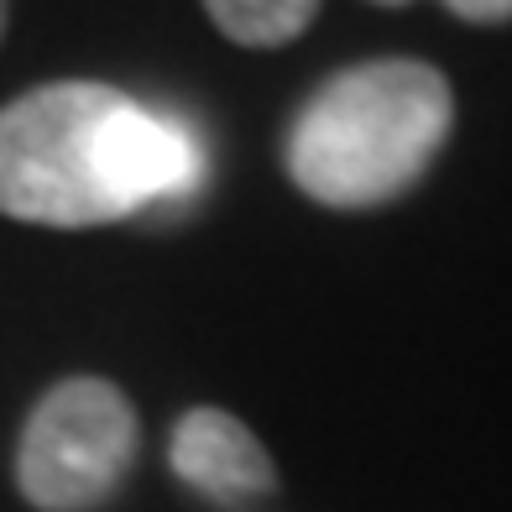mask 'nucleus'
Wrapping results in <instances>:
<instances>
[{"label":"nucleus","mask_w":512,"mask_h":512,"mask_svg":"<svg viewBox=\"0 0 512 512\" xmlns=\"http://www.w3.org/2000/svg\"><path fill=\"white\" fill-rule=\"evenodd\" d=\"M377 6H413V0H377Z\"/></svg>","instance_id":"6e6552de"},{"label":"nucleus","mask_w":512,"mask_h":512,"mask_svg":"<svg viewBox=\"0 0 512 512\" xmlns=\"http://www.w3.org/2000/svg\"><path fill=\"white\" fill-rule=\"evenodd\" d=\"M6 16H11V0H0V37H6Z\"/></svg>","instance_id":"0eeeda50"},{"label":"nucleus","mask_w":512,"mask_h":512,"mask_svg":"<svg viewBox=\"0 0 512 512\" xmlns=\"http://www.w3.org/2000/svg\"><path fill=\"white\" fill-rule=\"evenodd\" d=\"M204 183V142L95 79H58L0 110V215L89 230L178 204Z\"/></svg>","instance_id":"f257e3e1"},{"label":"nucleus","mask_w":512,"mask_h":512,"mask_svg":"<svg viewBox=\"0 0 512 512\" xmlns=\"http://www.w3.org/2000/svg\"><path fill=\"white\" fill-rule=\"evenodd\" d=\"M445 11L471 21V27H507L512 21V0H445Z\"/></svg>","instance_id":"423d86ee"},{"label":"nucleus","mask_w":512,"mask_h":512,"mask_svg":"<svg viewBox=\"0 0 512 512\" xmlns=\"http://www.w3.org/2000/svg\"><path fill=\"white\" fill-rule=\"evenodd\" d=\"M455 131V89L424 58L330 74L288 126V178L324 209H382L418 189Z\"/></svg>","instance_id":"f03ea898"},{"label":"nucleus","mask_w":512,"mask_h":512,"mask_svg":"<svg viewBox=\"0 0 512 512\" xmlns=\"http://www.w3.org/2000/svg\"><path fill=\"white\" fill-rule=\"evenodd\" d=\"M173 476L220 512H251L277 492V465L236 413L189 408L173 424Z\"/></svg>","instance_id":"20e7f679"},{"label":"nucleus","mask_w":512,"mask_h":512,"mask_svg":"<svg viewBox=\"0 0 512 512\" xmlns=\"http://www.w3.org/2000/svg\"><path fill=\"white\" fill-rule=\"evenodd\" d=\"M209 21L230 37L236 48H283V42L304 37L319 16V0H204Z\"/></svg>","instance_id":"39448f33"},{"label":"nucleus","mask_w":512,"mask_h":512,"mask_svg":"<svg viewBox=\"0 0 512 512\" xmlns=\"http://www.w3.org/2000/svg\"><path fill=\"white\" fill-rule=\"evenodd\" d=\"M142 424L105 377H68L27 413L16 445V486L37 512H95L126 486Z\"/></svg>","instance_id":"7ed1b4c3"}]
</instances>
